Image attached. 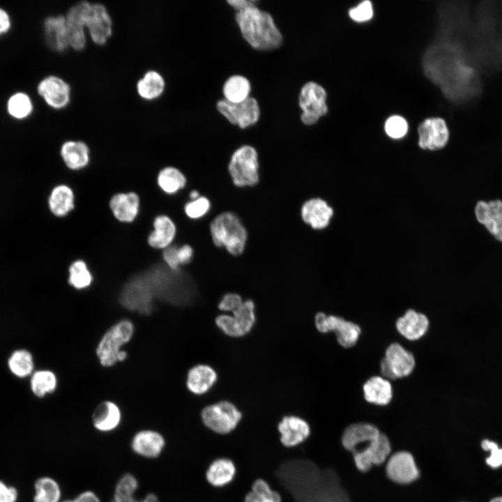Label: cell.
I'll use <instances>...</instances> for the list:
<instances>
[{
    "label": "cell",
    "instance_id": "cell-1",
    "mask_svg": "<svg viewBox=\"0 0 502 502\" xmlns=\"http://www.w3.org/2000/svg\"><path fill=\"white\" fill-rule=\"evenodd\" d=\"M235 20L246 42L258 50H273L282 43V35L272 15L257 6L236 12Z\"/></svg>",
    "mask_w": 502,
    "mask_h": 502
},
{
    "label": "cell",
    "instance_id": "cell-2",
    "mask_svg": "<svg viewBox=\"0 0 502 502\" xmlns=\"http://www.w3.org/2000/svg\"><path fill=\"white\" fill-rule=\"evenodd\" d=\"M213 243L225 247L231 255L241 254L246 245L248 233L238 217L231 212L218 215L210 224Z\"/></svg>",
    "mask_w": 502,
    "mask_h": 502
},
{
    "label": "cell",
    "instance_id": "cell-3",
    "mask_svg": "<svg viewBox=\"0 0 502 502\" xmlns=\"http://www.w3.org/2000/svg\"><path fill=\"white\" fill-rule=\"evenodd\" d=\"M132 321L123 319L111 326L100 339L96 355L101 366L111 367L118 363V355L135 333Z\"/></svg>",
    "mask_w": 502,
    "mask_h": 502
},
{
    "label": "cell",
    "instance_id": "cell-4",
    "mask_svg": "<svg viewBox=\"0 0 502 502\" xmlns=\"http://www.w3.org/2000/svg\"><path fill=\"white\" fill-rule=\"evenodd\" d=\"M228 170L233 183L239 188L258 183L259 160L257 150L250 145H243L232 153Z\"/></svg>",
    "mask_w": 502,
    "mask_h": 502
},
{
    "label": "cell",
    "instance_id": "cell-5",
    "mask_svg": "<svg viewBox=\"0 0 502 502\" xmlns=\"http://www.w3.org/2000/svg\"><path fill=\"white\" fill-rule=\"evenodd\" d=\"M155 296L146 273L133 276L123 286L119 302L126 309L140 314L152 312Z\"/></svg>",
    "mask_w": 502,
    "mask_h": 502
},
{
    "label": "cell",
    "instance_id": "cell-6",
    "mask_svg": "<svg viewBox=\"0 0 502 502\" xmlns=\"http://www.w3.org/2000/svg\"><path fill=\"white\" fill-rule=\"evenodd\" d=\"M242 413L231 402L220 401L203 408L201 420L204 425L215 434L226 435L236 429Z\"/></svg>",
    "mask_w": 502,
    "mask_h": 502
},
{
    "label": "cell",
    "instance_id": "cell-7",
    "mask_svg": "<svg viewBox=\"0 0 502 502\" xmlns=\"http://www.w3.org/2000/svg\"><path fill=\"white\" fill-rule=\"evenodd\" d=\"M326 96L325 89L314 82H308L302 86L298 105L302 110L301 120L303 124H315L320 117L327 114Z\"/></svg>",
    "mask_w": 502,
    "mask_h": 502
},
{
    "label": "cell",
    "instance_id": "cell-8",
    "mask_svg": "<svg viewBox=\"0 0 502 502\" xmlns=\"http://www.w3.org/2000/svg\"><path fill=\"white\" fill-rule=\"evenodd\" d=\"M254 303L250 299L243 303L229 314H220L215 318V324L225 335L239 337L249 333L253 328L256 317Z\"/></svg>",
    "mask_w": 502,
    "mask_h": 502
},
{
    "label": "cell",
    "instance_id": "cell-9",
    "mask_svg": "<svg viewBox=\"0 0 502 502\" xmlns=\"http://www.w3.org/2000/svg\"><path fill=\"white\" fill-rule=\"evenodd\" d=\"M413 355L399 343L390 344L381 361L380 370L383 378L395 379L409 376L415 367Z\"/></svg>",
    "mask_w": 502,
    "mask_h": 502
},
{
    "label": "cell",
    "instance_id": "cell-10",
    "mask_svg": "<svg viewBox=\"0 0 502 502\" xmlns=\"http://www.w3.org/2000/svg\"><path fill=\"white\" fill-rule=\"evenodd\" d=\"M216 108L229 123L243 129L255 124L260 117L259 103L252 97L237 103L223 98L217 102Z\"/></svg>",
    "mask_w": 502,
    "mask_h": 502
},
{
    "label": "cell",
    "instance_id": "cell-11",
    "mask_svg": "<svg viewBox=\"0 0 502 502\" xmlns=\"http://www.w3.org/2000/svg\"><path fill=\"white\" fill-rule=\"evenodd\" d=\"M112 217L120 223L131 224L138 218L141 208L139 195L133 190L114 193L108 201Z\"/></svg>",
    "mask_w": 502,
    "mask_h": 502
},
{
    "label": "cell",
    "instance_id": "cell-12",
    "mask_svg": "<svg viewBox=\"0 0 502 502\" xmlns=\"http://www.w3.org/2000/svg\"><path fill=\"white\" fill-rule=\"evenodd\" d=\"M130 446L136 455L145 459H156L161 456L165 450L166 439L163 434L157 430L143 429L133 434Z\"/></svg>",
    "mask_w": 502,
    "mask_h": 502
},
{
    "label": "cell",
    "instance_id": "cell-13",
    "mask_svg": "<svg viewBox=\"0 0 502 502\" xmlns=\"http://www.w3.org/2000/svg\"><path fill=\"white\" fill-rule=\"evenodd\" d=\"M92 4L80 1L72 6L66 17L68 44L76 50H82L86 43L84 26Z\"/></svg>",
    "mask_w": 502,
    "mask_h": 502
},
{
    "label": "cell",
    "instance_id": "cell-14",
    "mask_svg": "<svg viewBox=\"0 0 502 502\" xmlns=\"http://www.w3.org/2000/svg\"><path fill=\"white\" fill-rule=\"evenodd\" d=\"M418 145L423 149L431 151L443 148L449 139V131L446 121L441 118H428L418 128Z\"/></svg>",
    "mask_w": 502,
    "mask_h": 502
},
{
    "label": "cell",
    "instance_id": "cell-15",
    "mask_svg": "<svg viewBox=\"0 0 502 502\" xmlns=\"http://www.w3.org/2000/svg\"><path fill=\"white\" fill-rule=\"evenodd\" d=\"M388 477L398 484H409L419 476V471L413 455L406 451H400L388 457L386 464Z\"/></svg>",
    "mask_w": 502,
    "mask_h": 502
},
{
    "label": "cell",
    "instance_id": "cell-16",
    "mask_svg": "<svg viewBox=\"0 0 502 502\" xmlns=\"http://www.w3.org/2000/svg\"><path fill=\"white\" fill-rule=\"evenodd\" d=\"M277 430L281 444L288 448L301 445L311 433L309 423L295 415L284 416L277 424Z\"/></svg>",
    "mask_w": 502,
    "mask_h": 502
},
{
    "label": "cell",
    "instance_id": "cell-17",
    "mask_svg": "<svg viewBox=\"0 0 502 502\" xmlns=\"http://www.w3.org/2000/svg\"><path fill=\"white\" fill-rule=\"evenodd\" d=\"M390 451L388 438L381 433L367 448L353 454L355 464L360 471H367L373 465L383 464L390 457Z\"/></svg>",
    "mask_w": 502,
    "mask_h": 502
},
{
    "label": "cell",
    "instance_id": "cell-18",
    "mask_svg": "<svg viewBox=\"0 0 502 502\" xmlns=\"http://www.w3.org/2000/svg\"><path fill=\"white\" fill-rule=\"evenodd\" d=\"M474 213L478 222L502 243V200L478 201Z\"/></svg>",
    "mask_w": 502,
    "mask_h": 502
},
{
    "label": "cell",
    "instance_id": "cell-19",
    "mask_svg": "<svg viewBox=\"0 0 502 502\" xmlns=\"http://www.w3.org/2000/svg\"><path fill=\"white\" fill-rule=\"evenodd\" d=\"M176 232V225L170 216L158 214L153 219L152 230L146 236V243L153 250H163L173 245Z\"/></svg>",
    "mask_w": 502,
    "mask_h": 502
},
{
    "label": "cell",
    "instance_id": "cell-20",
    "mask_svg": "<svg viewBox=\"0 0 502 502\" xmlns=\"http://www.w3.org/2000/svg\"><path fill=\"white\" fill-rule=\"evenodd\" d=\"M381 432L374 425L359 423L348 426L342 436L343 446L353 454L365 449Z\"/></svg>",
    "mask_w": 502,
    "mask_h": 502
},
{
    "label": "cell",
    "instance_id": "cell-21",
    "mask_svg": "<svg viewBox=\"0 0 502 502\" xmlns=\"http://www.w3.org/2000/svg\"><path fill=\"white\" fill-rule=\"evenodd\" d=\"M37 91L47 105L55 109L65 107L70 100L68 84L56 76L45 77L39 82Z\"/></svg>",
    "mask_w": 502,
    "mask_h": 502
},
{
    "label": "cell",
    "instance_id": "cell-22",
    "mask_svg": "<svg viewBox=\"0 0 502 502\" xmlns=\"http://www.w3.org/2000/svg\"><path fill=\"white\" fill-rule=\"evenodd\" d=\"M121 421L122 411L119 406L111 400L100 402L91 416L94 429L101 433H109L116 430Z\"/></svg>",
    "mask_w": 502,
    "mask_h": 502
},
{
    "label": "cell",
    "instance_id": "cell-23",
    "mask_svg": "<svg viewBox=\"0 0 502 502\" xmlns=\"http://www.w3.org/2000/svg\"><path fill=\"white\" fill-rule=\"evenodd\" d=\"M301 215L303 222L312 228L322 229L329 225L333 210L324 199L312 198L303 204Z\"/></svg>",
    "mask_w": 502,
    "mask_h": 502
},
{
    "label": "cell",
    "instance_id": "cell-24",
    "mask_svg": "<svg viewBox=\"0 0 502 502\" xmlns=\"http://www.w3.org/2000/svg\"><path fill=\"white\" fill-rule=\"evenodd\" d=\"M86 26L92 40L97 44H104L112 33V20L105 7L100 3L91 6Z\"/></svg>",
    "mask_w": 502,
    "mask_h": 502
},
{
    "label": "cell",
    "instance_id": "cell-25",
    "mask_svg": "<svg viewBox=\"0 0 502 502\" xmlns=\"http://www.w3.org/2000/svg\"><path fill=\"white\" fill-rule=\"evenodd\" d=\"M236 473L234 462L230 458L221 457L214 459L208 464L205 472V478L211 486L221 488L231 483Z\"/></svg>",
    "mask_w": 502,
    "mask_h": 502
},
{
    "label": "cell",
    "instance_id": "cell-26",
    "mask_svg": "<svg viewBox=\"0 0 502 502\" xmlns=\"http://www.w3.org/2000/svg\"><path fill=\"white\" fill-rule=\"evenodd\" d=\"M50 212L57 218L68 216L76 208V195L73 188L65 183L55 185L48 197Z\"/></svg>",
    "mask_w": 502,
    "mask_h": 502
},
{
    "label": "cell",
    "instance_id": "cell-27",
    "mask_svg": "<svg viewBox=\"0 0 502 502\" xmlns=\"http://www.w3.org/2000/svg\"><path fill=\"white\" fill-rule=\"evenodd\" d=\"M217 379V372L212 367L205 364H198L188 370L186 387L194 395H204L213 387Z\"/></svg>",
    "mask_w": 502,
    "mask_h": 502
},
{
    "label": "cell",
    "instance_id": "cell-28",
    "mask_svg": "<svg viewBox=\"0 0 502 502\" xmlns=\"http://www.w3.org/2000/svg\"><path fill=\"white\" fill-rule=\"evenodd\" d=\"M429 325L427 317L414 310H407L396 321L397 331L409 340L421 338L428 330Z\"/></svg>",
    "mask_w": 502,
    "mask_h": 502
},
{
    "label": "cell",
    "instance_id": "cell-29",
    "mask_svg": "<svg viewBox=\"0 0 502 502\" xmlns=\"http://www.w3.org/2000/svg\"><path fill=\"white\" fill-rule=\"evenodd\" d=\"M65 165L72 171H79L90 162V150L86 144L81 141H67L60 151Z\"/></svg>",
    "mask_w": 502,
    "mask_h": 502
},
{
    "label": "cell",
    "instance_id": "cell-30",
    "mask_svg": "<svg viewBox=\"0 0 502 502\" xmlns=\"http://www.w3.org/2000/svg\"><path fill=\"white\" fill-rule=\"evenodd\" d=\"M363 390L365 400L376 405H386L393 397L391 383L381 376H374L367 379L363 384Z\"/></svg>",
    "mask_w": 502,
    "mask_h": 502
},
{
    "label": "cell",
    "instance_id": "cell-31",
    "mask_svg": "<svg viewBox=\"0 0 502 502\" xmlns=\"http://www.w3.org/2000/svg\"><path fill=\"white\" fill-rule=\"evenodd\" d=\"M155 181L158 188L163 193L173 195L185 187L187 178L178 168L166 166L158 171Z\"/></svg>",
    "mask_w": 502,
    "mask_h": 502
},
{
    "label": "cell",
    "instance_id": "cell-32",
    "mask_svg": "<svg viewBox=\"0 0 502 502\" xmlns=\"http://www.w3.org/2000/svg\"><path fill=\"white\" fill-rule=\"evenodd\" d=\"M48 44L56 50H63L69 45L66 17L63 15L50 16L44 22Z\"/></svg>",
    "mask_w": 502,
    "mask_h": 502
},
{
    "label": "cell",
    "instance_id": "cell-33",
    "mask_svg": "<svg viewBox=\"0 0 502 502\" xmlns=\"http://www.w3.org/2000/svg\"><path fill=\"white\" fill-rule=\"evenodd\" d=\"M251 92V84L245 77L241 75L230 76L222 87L224 99L233 103L241 102L248 98Z\"/></svg>",
    "mask_w": 502,
    "mask_h": 502
},
{
    "label": "cell",
    "instance_id": "cell-34",
    "mask_svg": "<svg viewBox=\"0 0 502 502\" xmlns=\"http://www.w3.org/2000/svg\"><path fill=\"white\" fill-rule=\"evenodd\" d=\"M68 283L74 289L84 290L89 288L93 282V275L86 261L75 259L68 268Z\"/></svg>",
    "mask_w": 502,
    "mask_h": 502
},
{
    "label": "cell",
    "instance_id": "cell-35",
    "mask_svg": "<svg viewBox=\"0 0 502 502\" xmlns=\"http://www.w3.org/2000/svg\"><path fill=\"white\" fill-rule=\"evenodd\" d=\"M33 502H60L62 491L59 482L50 476L38 478L34 483Z\"/></svg>",
    "mask_w": 502,
    "mask_h": 502
},
{
    "label": "cell",
    "instance_id": "cell-36",
    "mask_svg": "<svg viewBox=\"0 0 502 502\" xmlns=\"http://www.w3.org/2000/svg\"><path fill=\"white\" fill-rule=\"evenodd\" d=\"M479 448L483 453V463L486 468L497 471L502 469V443L493 436H482L479 440Z\"/></svg>",
    "mask_w": 502,
    "mask_h": 502
},
{
    "label": "cell",
    "instance_id": "cell-37",
    "mask_svg": "<svg viewBox=\"0 0 502 502\" xmlns=\"http://www.w3.org/2000/svg\"><path fill=\"white\" fill-rule=\"evenodd\" d=\"M137 88L140 96L147 100H152L162 94L165 88V81L160 74L151 70L138 82Z\"/></svg>",
    "mask_w": 502,
    "mask_h": 502
},
{
    "label": "cell",
    "instance_id": "cell-38",
    "mask_svg": "<svg viewBox=\"0 0 502 502\" xmlns=\"http://www.w3.org/2000/svg\"><path fill=\"white\" fill-rule=\"evenodd\" d=\"M56 387V376L50 370L37 371L33 374L31 380V390L39 397L52 393Z\"/></svg>",
    "mask_w": 502,
    "mask_h": 502
},
{
    "label": "cell",
    "instance_id": "cell-39",
    "mask_svg": "<svg viewBox=\"0 0 502 502\" xmlns=\"http://www.w3.org/2000/svg\"><path fill=\"white\" fill-rule=\"evenodd\" d=\"M7 110L12 117L23 119L32 113L33 103L29 95L24 92H17L8 98Z\"/></svg>",
    "mask_w": 502,
    "mask_h": 502
},
{
    "label": "cell",
    "instance_id": "cell-40",
    "mask_svg": "<svg viewBox=\"0 0 502 502\" xmlns=\"http://www.w3.org/2000/svg\"><path fill=\"white\" fill-rule=\"evenodd\" d=\"M8 366L15 375L25 377L29 375L33 369V357L27 351H15L8 360Z\"/></svg>",
    "mask_w": 502,
    "mask_h": 502
},
{
    "label": "cell",
    "instance_id": "cell-41",
    "mask_svg": "<svg viewBox=\"0 0 502 502\" xmlns=\"http://www.w3.org/2000/svg\"><path fill=\"white\" fill-rule=\"evenodd\" d=\"M335 333L339 344L344 348H350L356 344L361 329L358 324L343 318Z\"/></svg>",
    "mask_w": 502,
    "mask_h": 502
},
{
    "label": "cell",
    "instance_id": "cell-42",
    "mask_svg": "<svg viewBox=\"0 0 502 502\" xmlns=\"http://www.w3.org/2000/svg\"><path fill=\"white\" fill-rule=\"evenodd\" d=\"M139 487V482L137 477L131 473H125L117 480L113 495L121 498L133 497Z\"/></svg>",
    "mask_w": 502,
    "mask_h": 502
},
{
    "label": "cell",
    "instance_id": "cell-43",
    "mask_svg": "<svg viewBox=\"0 0 502 502\" xmlns=\"http://www.w3.org/2000/svg\"><path fill=\"white\" fill-rule=\"evenodd\" d=\"M252 491L263 502H282L281 494L271 488L269 483L263 478H257L251 485Z\"/></svg>",
    "mask_w": 502,
    "mask_h": 502
},
{
    "label": "cell",
    "instance_id": "cell-44",
    "mask_svg": "<svg viewBox=\"0 0 502 502\" xmlns=\"http://www.w3.org/2000/svg\"><path fill=\"white\" fill-rule=\"evenodd\" d=\"M210 208L209 199L204 196H200L196 199L188 201L184 205V213L188 218L196 220L204 216Z\"/></svg>",
    "mask_w": 502,
    "mask_h": 502
},
{
    "label": "cell",
    "instance_id": "cell-45",
    "mask_svg": "<svg viewBox=\"0 0 502 502\" xmlns=\"http://www.w3.org/2000/svg\"><path fill=\"white\" fill-rule=\"evenodd\" d=\"M385 131L393 139H401L407 133V121L400 116H392L385 123Z\"/></svg>",
    "mask_w": 502,
    "mask_h": 502
},
{
    "label": "cell",
    "instance_id": "cell-46",
    "mask_svg": "<svg viewBox=\"0 0 502 502\" xmlns=\"http://www.w3.org/2000/svg\"><path fill=\"white\" fill-rule=\"evenodd\" d=\"M343 319L342 317L335 315H326L324 312H318L314 319L317 329L322 333L335 332L338 325Z\"/></svg>",
    "mask_w": 502,
    "mask_h": 502
},
{
    "label": "cell",
    "instance_id": "cell-47",
    "mask_svg": "<svg viewBox=\"0 0 502 502\" xmlns=\"http://www.w3.org/2000/svg\"><path fill=\"white\" fill-rule=\"evenodd\" d=\"M373 13L372 5L370 1H364L349 11V17L357 22L370 20L372 17Z\"/></svg>",
    "mask_w": 502,
    "mask_h": 502
},
{
    "label": "cell",
    "instance_id": "cell-48",
    "mask_svg": "<svg viewBox=\"0 0 502 502\" xmlns=\"http://www.w3.org/2000/svg\"><path fill=\"white\" fill-rule=\"evenodd\" d=\"M178 245H172L162 250L161 257L165 266L173 271H178L181 267L178 256Z\"/></svg>",
    "mask_w": 502,
    "mask_h": 502
},
{
    "label": "cell",
    "instance_id": "cell-49",
    "mask_svg": "<svg viewBox=\"0 0 502 502\" xmlns=\"http://www.w3.org/2000/svg\"><path fill=\"white\" fill-rule=\"evenodd\" d=\"M243 301L240 295L228 293L224 295L218 304V308L223 312H231L237 309Z\"/></svg>",
    "mask_w": 502,
    "mask_h": 502
},
{
    "label": "cell",
    "instance_id": "cell-50",
    "mask_svg": "<svg viewBox=\"0 0 502 502\" xmlns=\"http://www.w3.org/2000/svg\"><path fill=\"white\" fill-rule=\"evenodd\" d=\"M17 496V491L14 487L0 480V502H16Z\"/></svg>",
    "mask_w": 502,
    "mask_h": 502
},
{
    "label": "cell",
    "instance_id": "cell-51",
    "mask_svg": "<svg viewBox=\"0 0 502 502\" xmlns=\"http://www.w3.org/2000/svg\"><path fill=\"white\" fill-rule=\"evenodd\" d=\"M193 249L188 244H183L181 246L178 245L177 256L180 266L188 264L190 262L193 257Z\"/></svg>",
    "mask_w": 502,
    "mask_h": 502
},
{
    "label": "cell",
    "instance_id": "cell-52",
    "mask_svg": "<svg viewBox=\"0 0 502 502\" xmlns=\"http://www.w3.org/2000/svg\"><path fill=\"white\" fill-rule=\"evenodd\" d=\"M73 502H101L99 496L92 490H84L78 494Z\"/></svg>",
    "mask_w": 502,
    "mask_h": 502
},
{
    "label": "cell",
    "instance_id": "cell-53",
    "mask_svg": "<svg viewBox=\"0 0 502 502\" xmlns=\"http://www.w3.org/2000/svg\"><path fill=\"white\" fill-rule=\"evenodd\" d=\"M227 3L234 8L236 12L241 11L249 7L257 6L254 0H228Z\"/></svg>",
    "mask_w": 502,
    "mask_h": 502
},
{
    "label": "cell",
    "instance_id": "cell-54",
    "mask_svg": "<svg viewBox=\"0 0 502 502\" xmlns=\"http://www.w3.org/2000/svg\"><path fill=\"white\" fill-rule=\"evenodd\" d=\"M11 26L10 15L4 9L0 7V36L6 33Z\"/></svg>",
    "mask_w": 502,
    "mask_h": 502
},
{
    "label": "cell",
    "instance_id": "cell-55",
    "mask_svg": "<svg viewBox=\"0 0 502 502\" xmlns=\"http://www.w3.org/2000/svg\"><path fill=\"white\" fill-rule=\"evenodd\" d=\"M110 502H142L141 499H137L135 496L129 498H121L113 495Z\"/></svg>",
    "mask_w": 502,
    "mask_h": 502
},
{
    "label": "cell",
    "instance_id": "cell-56",
    "mask_svg": "<svg viewBox=\"0 0 502 502\" xmlns=\"http://www.w3.org/2000/svg\"><path fill=\"white\" fill-rule=\"evenodd\" d=\"M140 499L142 502H160L158 496L153 492L147 493Z\"/></svg>",
    "mask_w": 502,
    "mask_h": 502
},
{
    "label": "cell",
    "instance_id": "cell-57",
    "mask_svg": "<svg viewBox=\"0 0 502 502\" xmlns=\"http://www.w3.org/2000/svg\"><path fill=\"white\" fill-rule=\"evenodd\" d=\"M243 502H263L252 491L248 492L243 499Z\"/></svg>",
    "mask_w": 502,
    "mask_h": 502
},
{
    "label": "cell",
    "instance_id": "cell-58",
    "mask_svg": "<svg viewBox=\"0 0 502 502\" xmlns=\"http://www.w3.org/2000/svg\"><path fill=\"white\" fill-rule=\"evenodd\" d=\"M128 352L126 350H122L118 355V363L123 362L128 358Z\"/></svg>",
    "mask_w": 502,
    "mask_h": 502
},
{
    "label": "cell",
    "instance_id": "cell-59",
    "mask_svg": "<svg viewBox=\"0 0 502 502\" xmlns=\"http://www.w3.org/2000/svg\"><path fill=\"white\" fill-rule=\"evenodd\" d=\"M487 502H502V494H496L490 496Z\"/></svg>",
    "mask_w": 502,
    "mask_h": 502
},
{
    "label": "cell",
    "instance_id": "cell-60",
    "mask_svg": "<svg viewBox=\"0 0 502 502\" xmlns=\"http://www.w3.org/2000/svg\"><path fill=\"white\" fill-rule=\"evenodd\" d=\"M199 196V193L197 190H191L189 193V197L190 198V200H194L197 199Z\"/></svg>",
    "mask_w": 502,
    "mask_h": 502
},
{
    "label": "cell",
    "instance_id": "cell-61",
    "mask_svg": "<svg viewBox=\"0 0 502 502\" xmlns=\"http://www.w3.org/2000/svg\"><path fill=\"white\" fill-rule=\"evenodd\" d=\"M60 502H73V499H65V500H61Z\"/></svg>",
    "mask_w": 502,
    "mask_h": 502
},
{
    "label": "cell",
    "instance_id": "cell-62",
    "mask_svg": "<svg viewBox=\"0 0 502 502\" xmlns=\"http://www.w3.org/2000/svg\"><path fill=\"white\" fill-rule=\"evenodd\" d=\"M460 502H469V501H460Z\"/></svg>",
    "mask_w": 502,
    "mask_h": 502
}]
</instances>
